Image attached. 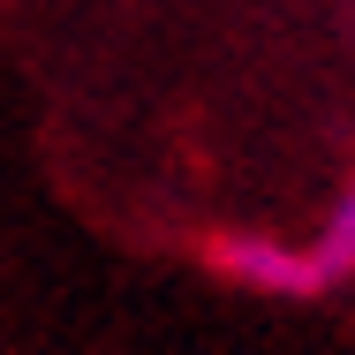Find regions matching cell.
I'll list each match as a JSON object with an SVG mask.
<instances>
[{"label": "cell", "mask_w": 355, "mask_h": 355, "mask_svg": "<svg viewBox=\"0 0 355 355\" xmlns=\"http://www.w3.org/2000/svg\"><path fill=\"white\" fill-rule=\"evenodd\" d=\"M310 257H318V272H325V280L355 272V182L340 189V205H333V219H325V234L310 242Z\"/></svg>", "instance_id": "obj_2"}, {"label": "cell", "mask_w": 355, "mask_h": 355, "mask_svg": "<svg viewBox=\"0 0 355 355\" xmlns=\"http://www.w3.org/2000/svg\"><path fill=\"white\" fill-rule=\"evenodd\" d=\"M212 257H219L227 280L265 287V295H310V287H325V272H318L310 250H287V242H265V234H227Z\"/></svg>", "instance_id": "obj_1"}]
</instances>
